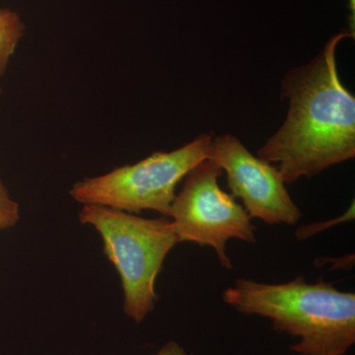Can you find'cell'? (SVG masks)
<instances>
[{"label": "cell", "mask_w": 355, "mask_h": 355, "mask_svg": "<svg viewBox=\"0 0 355 355\" xmlns=\"http://www.w3.org/2000/svg\"><path fill=\"white\" fill-rule=\"evenodd\" d=\"M352 37L354 33L335 35L312 62L287 72L282 80L288 113L258 157L275 165L286 184L354 158L355 98L340 80L336 60L338 44Z\"/></svg>", "instance_id": "cell-1"}, {"label": "cell", "mask_w": 355, "mask_h": 355, "mask_svg": "<svg viewBox=\"0 0 355 355\" xmlns=\"http://www.w3.org/2000/svg\"><path fill=\"white\" fill-rule=\"evenodd\" d=\"M224 303L247 316L270 320L280 333L297 338L299 355H347L355 343V293L304 277L286 284L240 279L223 292Z\"/></svg>", "instance_id": "cell-2"}, {"label": "cell", "mask_w": 355, "mask_h": 355, "mask_svg": "<svg viewBox=\"0 0 355 355\" xmlns=\"http://www.w3.org/2000/svg\"><path fill=\"white\" fill-rule=\"evenodd\" d=\"M78 217L101 236L104 254L120 277L123 312L141 323L155 309L156 279L178 244L171 219L144 218L99 205H83Z\"/></svg>", "instance_id": "cell-3"}, {"label": "cell", "mask_w": 355, "mask_h": 355, "mask_svg": "<svg viewBox=\"0 0 355 355\" xmlns=\"http://www.w3.org/2000/svg\"><path fill=\"white\" fill-rule=\"evenodd\" d=\"M211 135H200L171 153H155L132 165L76 182L70 197L83 205H99L128 214L153 210L170 216L178 184L209 158Z\"/></svg>", "instance_id": "cell-4"}, {"label": "cell", "mask_w": 355, "mask_h": 355, "mask_svg": "<svg viewBox=\"0 0 355 355\" xmlns=\"http://www.w3.org/2000/svg\"><path fill=\"white\" fill-rule=\"evenodd\" d=\"M222 172L209 159L196 166L173 200L169 218L178 244L211 247L221 266L232 270L226 249L229 240L254 243L257 228L243 205L219 187Z\"/></svg>", "instance_id": "cell-5"}, {"label": "cell", "mask_w": 355, "mask_h": 355, "mask_svg": "<svg viewBox=\"0 0 355 355\" xmlns=\"http://www.w3.org/2000/svg\"><path fill=\"white\" fill-rule=\"evenodd\" d=\"M207 159L225 171L233 197L252 219L293 226L302 218L277 168L253 155L237 137L227 133L212 139Z\"/></svg>", "instance_id": "cell-6"}, {"label": "cell", "mask_w": 355, "mask_h": 355, "mask_svg": "<svg viewBox=\"0 0 355 355\" xmlns=\"http://www.w3.org/2000/svg\"><path fill=\"white\" fill-rule=\"evenodd\" d=\"M24 33L25 25L19 14L10 9H0V77L6 73Z\"/></svg>", "instance_id": "cell-7"}, {"label": "cell", "mask_w": 355, "mask_h": 355, "mask_svg": "<svg viewBox=\"0 0 355 355\" xmlns=\"http://www.w3.org/2000/svg\"><path fill=\"white\" fill-rule=\"evenodd\" d=\"M19 220V205L10 197L3 182L0 180V231L14 227Z\"/></svg>", "instance_id": "cell-8"}, {"label": "cell", "mask_w": 355, "mask_h": 355, "mask_svg": "<svg viewBox=\"0 0 355 355\" xmlns=\"http://www.w3.org/2000/svg\"><path fill=\"white\" fill-rule=\"evenodd\" d=\"M155 355H195L189 352L183 345H180L176 340H169L158 350Z\"/></svg>", "instance_id": "cell-9"}, {"label": "cell", "mask_w": 355, "mask_h": 355, "mask_svg": "<svg viewBox=\"0 0 355 355\" xmlns=\"http://www.w3.org/2000/svg\"><path fill=\"white\" fill-rule=\"evenodd\" d=\"M349 9L350 10L349 24V32L354 33V25H355V0H349Z\"/></svg>", "instance_id": "cell-10"}, {"label": "cell", "mask_w": 355, "mask_h": 355, "mask_svg": "<svg viewBox=\"0 0 355 355\" xmlns=\"http://www.w3.org/2000/svg\"><path fill=\"white\" fill-rule=\"evenodd\" d=\"M0 95H1V89H0Z\"/></svg>", "instance_id": "cell-11"}]
</instances>
